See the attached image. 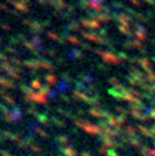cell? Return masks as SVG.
<instances>
[{
    "label": "cell",
    "instance_id": "6da1fadb",
    "mask_svg": "<svg viewBox=\"0 0 155 156\" xmlns=\"http://www.w3.org/2000/svg\"><path fill=\"white\" fill-rule=\"evenodd\" d=\"M13 4L15 5L16 8H19V10H23V12H26V11H27V7H25V5L22 4V3H18V2H13Z\"/></svg>",
    "mask_w": 155,
    "mask_h": 156
}]
</instances>
